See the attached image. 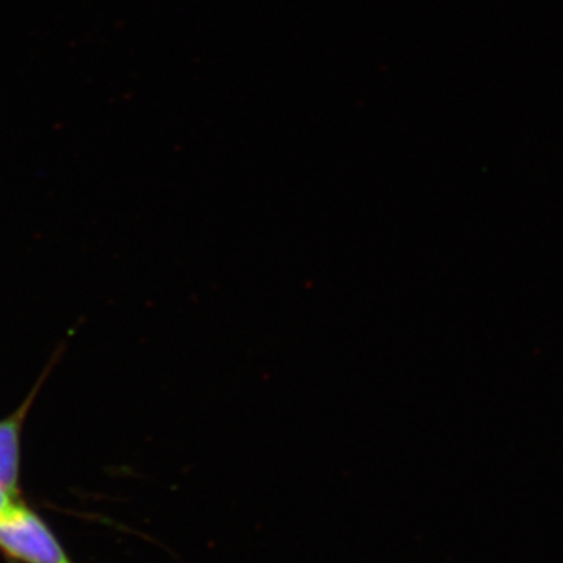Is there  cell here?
<instances>
[{"label":"cell","instance_id":"1","mask_svg":"<svg viewBox=\"0 0 563 563\" xmlns=\"http://www.w3.org/2000/svg\"><path fill=\"white\" fill-rule=\"evenodd\" d=\"M0 553L20 563H76L51 526L22 499L0 517Z\"/></svg>","mask_w":563,"mask_h":563},{"label":"cell","instance_id":"2","mask_svg":"<svg viewBox=\"0 0 563 563\" xmlns=\"http://www.w3.org/2000/svg\"><path fill=\"white\" fill-rule=\"evenodd\" d=\"M27 406L0 420V487L20 496L21 431Z\"/></svg>","mask_w":563,"mask_h":563},{"label":"cell","instance_id":"3","mask_svg":"<svg viewBox=\"0 0 563 563\" xmlns=\"http://www.w3.org/2000/svg\"><path fill=\"white\" fill-rule=\"evenodd\" d=\"M21 501V496H13L11 493L3 490L0 487V517L10 509L13 504Z\"/></svg>","mask_w":563,"mask_h":563}]
</instances>
